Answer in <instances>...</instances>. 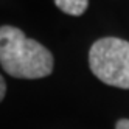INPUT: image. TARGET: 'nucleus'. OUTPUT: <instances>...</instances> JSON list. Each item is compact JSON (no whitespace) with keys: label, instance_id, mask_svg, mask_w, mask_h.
I'll list each match as a JSON object with an SVG mask.
<instances>
[{"label":"nucleus","instance_id":"f257e3e1","mask_svg":"<svg viewBox=\"0 0 129 129\" xmlns=\"http://www.w3.org/2000/svg\"><path fill=\"white\" fill-rule=\"evenodd\" d=\"M0 64L14 78L38 79L53 72V54L16 26H0Z\"/></svg>","mask_w":129,"mask_h":129},{"label":"nucleus","instance_id":"f03ea898","mask_svg":"<svg viewBox=\"0 0 129 129\" xmlns=\"http://www.w3.org/2000/svg\"><path fill=\"white\" fill-rule=\"evenodd\" d=\"M89 66L104 84L129 89V42L118 38L98 39L90 47Z\"/></svg>","mask_w":129,"mask_h":129},{"label":"nucleus","instance_id":"7ed1b4c3","mask_svg":"<svg viewBox=\"0 0 129 129\" xmlns=\"http://www.w3.org/2000/svg\"><path fill=\"white\" fill-rule=\"evenodd\" d=\"M56 6L61 11L70 16H81L87 10L89 0H54Z\"/></svg>","mask_w":129,"mask_h":129},{"label":"nucleus","instance_id":"20e7f679","mask_svg":"<svg viewBox=\"0 0 129 129\" xmlns=\"http://www.w3.org/2000/svg\"><path fill=\"white\" fill-rule=\"evenodd\" d=\"M115 129H129V120H127V118L118 120L117 124H115Z\"/></svg>","mask_w":129,"mask_h":129},{"label":"nucleus","instance_id":"39448f33","mask_svg":"<svg viewBox=\"0 0 129 129\" xmlns=\"http://www.w3.org/2000/svg\"><path fill=\"white\" fill-rule=\"evenodd\" d=\"M5 93H6V84H5V79H3V76H0V101L3 100Z\"/></svg>","mask_w":129,"mask_h":129}]
</instances>
